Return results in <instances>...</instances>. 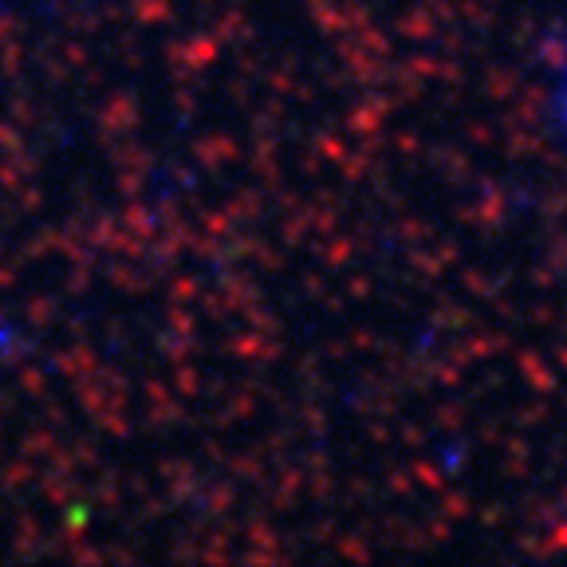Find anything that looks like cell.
<instances>
[{"mask_svg": "<svg viewBox=\"0 0 567 567\" xmlns=\"http://www.w3.org/2000/svg\"><path fill=\"white\" fill-rule=\"evenodd\" d=\"M552 115H556L559 135L567 138V52H564V64H559L556 87H552Z\"/></svg>", "mask_w": 567, "mask_h": 567, "instance_id": "1", "label": "cell"}]
</instances>
